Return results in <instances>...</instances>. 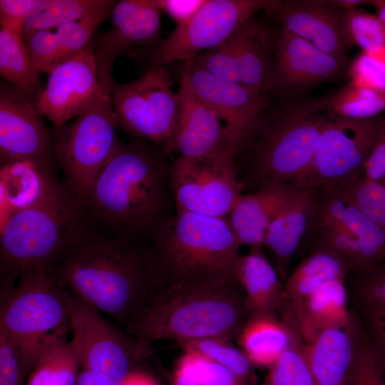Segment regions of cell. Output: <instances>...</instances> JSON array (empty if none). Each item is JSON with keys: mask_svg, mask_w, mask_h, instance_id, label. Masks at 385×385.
<instances>
[{"mask_svg": "<svg viewBox=\"0 0 385 385\" xmlns=\"http://www.w3.org/2000/svg\"><path fill=\"white\" fill-rule=\"evenodd\" d=\"M302 189L291 184L274 183L255 193L242 195L228 220L240 244L248 245L251 252H261L274 217L284 202Z\"/></svg>", "mask_w": 385, "mask_h": 385, "instance_id": "cell-22", "label": "cell"}, {"mask_svg": "<svg viewBox=\"0 0 385 385\" xmlns=\"http://www.w3.org/2000/svg\"><path fill=\"white\" fill-rule=\"evenodd\" d=\"M81 366L71 342L46 354L29 374L27 385H76Z\"/></svg>", "mask_w": 385, "mask_h": 385, "instance_id": "cell-35", "label": "cell"}, {"mask_svg": "<svg viewBox=\"0 0 385 385\" xmlns=\"http://www.w3.org/2000/svg\"><path fill=\"white\" fill-rule=\"evenodd\" d=\"M94 49L91 40L82 52L48 73L35 107L54 128L86 112L101 93Z\"/></svg>", "mask_w": 385, "mask_h": 385, "instance_id": "cell-17", "label": "cell"}, {"mask_svg": "<svg viewBox=\"0 0 385 385\" xmlns=\"http://www.w3.org/2000/svg\"><path fill=\"white\" fill-rule=\"evenodd\" d=\"M344 18L353 46L371 55L385 53V26L376 14L356 8L344 11Z\"/></svg>", "mask_w": 385, "mask_h": 385, "instance_id": "cell-37", "label": "cell"}, {"mask_svg": "<svg viewBox=\"0 0 385 385\" xmlns=\"http://www.w3.org/2000/svg\"><path fill=\"white\" fill-rule=\"evenodd\" d=\"M260 385H315L297 324L290 345L269 368Z\"/></svg>", "mask_w": 385, "mask_h": 385, "instance_id": "cell-34", "label": "cell"}, {"mask_svg": "<svg viewBox=\"0 0 385 385\" xmlns=\"http://www.w3.org/2000/svg\"><path fill=\"white\" fill-rule=\"evenodd\" d=\"M371 1L366 0H331L329 3L334 7L346 11L359 8L363 4H371Z\"/></svg>", "mask_w": 385, "mask_h": 385, "instance_id": "cell-50", "label": "cell"}, {"mask_svg": "<svg viewBox=\"0 0 385 385\" xmlns=\"http://www.w3.org/2000/svg\"><path fill=\"white\" fill-rule=\"evenodd\" d=\"M206 0H160L163 11L167 13L177 25L190 20L203 6Z\"/></svg>", "mask_w": 385, "mask_h": 385, "instance_id": "cell-47", "label": "cell"}, {"mask_svg": "<svg viewBox=\"0 0 385 385\" xmlns=\"http://www.w3.org/2000/svg\"><path fill=\"white\" fill-rule=\"evenodd\" d=\"M0 73L35 106L44 86L21 32L1 29Z\"/></svg>", "mask_w": 385, "mask_h": 385, "instance_id": "cell-31", "label": "cell"}, {"mask_svg": "<svg viewBox=\"0 0 385 385\" xmlns=\"http://www.w3.org/2000/svg\"><path fill=\"white\" fill-rule=\"evenodd\" d=\"M347 71L350 83L385 93V53L371 55L361 52Z\"/></svg>", "mask_w": 385, "mask_h": 385, "instance_id": "cell-42", "label": "cell"}, {"mask_svg": "<svg viewBox=\"0 0 385 385\" xmlns=\"http://www.w3.org/2000/svg\"><path fill=\"white\" fill-rule=\"evenodd\" d=\"M163 9L160 0L116 1L111 13V26L95 43L101 89L111 94L113 64L134 47L154 44L160 35Z\"/></svg>", "mask_w": 385, "mask_h": 385, "instance_id": "cell-15", "label": "cell"}, {"mask_svg": "<svg viewBox=\"0 0 385 385\" xmlns=\"http://www.w3.org/2000/svg\"><path fill=\"white\" fill-rule=\"evenodd\" d=\"M356 344L352 330L343 328L323 330L305 343L315 385H350Z\"/></svg>", "mask_w": 385, "mask_h": 385, "instance_id": "cell-25", "label": "cell"}, {"mask_svg": "<svg viewBox=\"0 0 385 385\" xmlns=\"http://www.w3.org/2000/svg\"><path fill=\"white\" fill-rule=\"evenodd\" d=\"M344 279H335L325 282L298 308L292 309L305 343L327 329L352 330Z\"/></svg>", "mask_w": 385, "mask_h": 385, "instance_id": "cell-27", "label": "cell"}, {"mask_svg": "<svg viewBox=\"0 0 385 385\" xmlns=\"http://www.w3.org/2000/svg\"><path fill=\"white\" fill-rule=\"evenodd\" d=\"M371 5L376 9V15L385 26V0H371Z\"/></svg>", "mask_w": 385, "mask_h": 385, "instance_id": "cell-52", "label": "cell"}, {"mask_svg": "<svg viewBox=\"0 0 385 385\" xmlns=\"http://www.w3.org/2000/svg\"><path fill=\"white\" fill-rule=\"evenodd\" d=\"M19 277L1 294L0 334L18 351L27 376L46 354L67 343L72 295L59 284L54 265Z\"/></svg>", "mask_w": 385, "mask_h": 385, "instance_id": "cell-6", "label": "cell"}, {"mask_svg": "<svg viewBox=\"0 0 385 385\" xmlns=\"http://www.w3.org/2000/svg\"><path fill=\"white\" fill-rule=\"evenodd\" d=\"M173 371L202 385H249L222 365L190 351H184Z\"/></svg>", "mask_w": 385, "mask_h": 385, "instance_id": "cell-38", "label": "cell"}, {"mask_svg": "<svg viewBox=\"0 0 385 385\" xmlns=\"http://www.w3.org/2000/svg\"><path fill=\"white\" fill-rule=\"evenodd\" d=\"M385 361L368 342L357 343L350 385H385Z\"/></svg>", "mask_w": 385, "mask_h": 385, "instance_id": "cell-41", "label": "cell"}, {"mask_svg": "<svg viewBox=\"0 0 385 385\" xmlns=\"http://www.w3.org/2000/svg\"><path fill=\"white\" fill-rule=\"evenodd\" d=\"M317 188H302L279 209L266 232L265 246L276 260L278 274L287 279L292 256L301 245L312 217Z\"/></svg>", "mask_w": 385, "mask_h": 385, "instance_id": "cell-23", "label": "cell"}, {"mask_svg": "<svg viewBox=\"0 0 385 385\" xmlns=\"http://www.w3.org/2000/svg\"><path fill=\"white\" fill-rule=\"evenodd\" d=\"M230 341L206 338L178 342L184 351L202 355L226 367L241 379L249 381L253 365L242 350L235 347Z\"/></svg>", "mask_w": 385, "mask_h": 385, "instance_id": "cell-36", "label": "cell"}, {"mask_svg": "<svg viewBox=\"0 0 385 385\" xmlns=\"http://www.w3.org/2000/svg\"><path fill=\"white\" fill-rule=\"evenodd\" d=\"M190 61L195 67L220 79L241 83L235 34L221 44L199 53Z\"/></svg>", "mask_w": 385, "mask_h": 385, "instance_id": "cell-40", "label": "cell"}, {"mask_svg": "<svg viewBox=\"0 0 385 385\" xmlns=\"http://www.w3.org/2000/svg\"><path fill=\"white\" fill-rule=\"evenodd\" d=\"M276 314L247 316L237 339L252 365L270 368L289 347L297 324L294 314L284 301Z\"/></svg>", "mask_w": 385, "mask_h": 385, "instance_id": "cell-24", "label": "cell"}, {"mask_svg": "<svg viewBox=\"0 0 385 385\" xmlns=\"http://www.w3.org/2000/svg\"><path fill=\"white\" fill-rule=\"evenodd\" d=\"M165 151L143 139L120 141L101 170L83 205L90 224L130 241L153 235L172 216L170 168Z\"/></svg>", "mask_w": 385, "mask_h": 385, "instance_id": "cell-1", "label": "cell"}, {"mask_svg": "<svg viewBox=\"0 0 385 385\" xmlns=\"http://www.w3.org/2000/svg\"><path fill=\"white\" fill-rule=\"evenodd\" d=\"M237 277L244 290L247 316L278 312L285 299L284 287L262 252L240 257Z\"/></svg>", "mask_w": 385, "mask_h": 385, "instance_id": "cell-28", "label": "cell"}, {"mask_svg": "<svg viewBox=\"0 0 385 385\" xmlns=\"http://www.w3.org/2000/svg\"><path fill=\"white\" fill-rule=\"evenodd\" d=\"M107 0H38L24 27L49 29L83 19L102 7Z\"/></svg>", "mask_w": 385, "mask_h": 385, "instance_id": "cell-33", "label": "cell"}, {"mask_svg": "<svg viewBox=\"0 0 385 385\" xmlns=\"http://www.w3.org/2000/svg\"><path fill=\"white\" fill-rule=\"evenodd\" d=\"M317 189L316 208L353 234L370 270L385 263V230L346 199L337 188Z\"/></svg>", "mask_w": 385, "mask_h": 385, "instance_id": "cell-26", "label": "cell"}, {"mask_svg": "<svg viewBox=\"0 0 385 385\" xmlns=\"http://www.w3.org/2000/svg\"><path fill=\"white\" fill-rule=\"evenodd\" d=\"M235 151L215 155H180L170 168L176 212L222 217L230 214L242 195Z\"/></svg>", "mask_w": 385, "mask_h": 385, "instance_id": "cell-12", "label": "cell"}, {"mask_svg": "<svg viewBox=\"0 0 385 385\" xmlns=\"http://www.w3.org/2000/svg\"><path fill=\"white\" fill-rule=\"evenodd\" d=\"M241 83L263 93L272 66V38L262 24L248 19L235 33Z\"/></svg>", "mask_w": 385, "mask_h": 385, "instance_id": "cell-29", "label": "cell"}, {"mask_svg": "<svg viewBox=\"0 0 385 385\" xmlns=\"http://www.w3.org/2000/svg\"><path fill=\"white\" fill-rule=\"evenodd\" d=\"M165 376L170 385H202L175 371L165 373Z\"/></svg>", "mask_w": 385, "mask_h": 385, "instance_id": "cell-51", "label": "cell"}, {"mask_svg": "<svg viewBox=\"0 0 385 385\" xmlns=\"http://www.w3.org/2000/svg\"><path fill=\"white\" fill-rule=\"evenodd\" d=\"M347 70V59L324 52L282 29L265 91L295 95L341 77Z\"/></svg>", "mask_w": 385, "mask_h": 385, "instance_id": "cell-18", "label": "cell"}, {"mask_svg": "<svg viewBox=\"0 0 385 385\" xmlns=\"http://www.w3.org/2000/svg\"><path fill=\"white\" fill-rule=\"evenodd\" d=\"M354 275L359 279V293L370 317L385 312V263Z\"/></svg>", "mask_w": 385, "mask_h": 385, "instance_id": "cell-43", "label": "cell"}, {"mask_svg": "<svg viewBox=\"0 0 385 385\" xmlns=\"http://www.w3.org/2000/svg\"><path fill=\"white\" fill-rule=\"evenodd\" d=\"M152 237L149 252L160 291L238 279L242 245L225 218L176 212Z\"/></svg>", "mask_w": 385, "mask_h": 385, "instance_id": "cell-5", "label": "cell"}, {"mask_svg": "<svg viewBox=\"0 0 385 385\" xmlns=\"http://www.w3.org/2000/svg\"><path fill=\"white\" fill-rule=\"evenodd\" d=\"M247 313L239 280L181 286L158 292L125 332L142 345L162 339L176 343L206 338H237Z\"/></svg>", "mask_w": 385, "mask_h": 385, "instance_id": "cell-3", "label": "cell"}, {"mask_svg": "<svg viewBox=\"0 0 385 385\" xmlns=\"http://www.w3.org/2000/svg\"><path fill=\"white\" fill-rule=\"evenodd\" d=\"M115 1L106 4L88 16L49 29L24 27L21 36L39 73L54 68L82 52L97 28L108 19Z\"/></svg>", "mask_w": 385, "mask_h": 385, "instance_id": "cell-21", "label": "cell"}, {"mask_svg": "<svg viewBox=\"0 0 385 385\" xmlns=\"http://www.w3.org/2000/svg\"><path fill=\"white\" fill-rule=\"evenodd\" d=\"M38 0H1V29L22 32L24 22L34 11Z\"/></svg>", "mask_w": 385, "mask_h": 385, "instance_id": "cell-45", "label": "cell"}, {"mask_svg": "<svg viewBox=\"0 0 385 385\" xmlns=\"http://www.w3.org/2000/svg\"><path fill=\"white\" fill-rule=\"evenodd\" d=\"M364 178L374 181L385 178V116H382L379 133L366 160Z\"/></svg>", "mask_w": 385, "mask_h": 385, "instance_id": "cell-46", "label": "cell"}, {"mask_svg": "<svg viewBox=\"0 0 385 385\" xmlns=\"http://www.w3.org/2000/svg\"><path fill=\"white\" fill-rule=\"evenodd\" d=\"M121 385H160V384L148 373L134 369Z\"/></svg>", "mask_w": 385, "mask_h": 385, "instance_id": "cell-49", "label": "cell"}, {"mask_svg": "<svg viewBox=\"0 0 385 385\" xmlns=\"http://www.w3.org/2000/svg\"><path fill=\"white\" fill-rule=\"evenodd\" d=\"M372 328L379 350L385 361V312L371 317Z\"/></svg>", "mask_w": 385, "mask_h": 385, "instance_id": "cell-48", "label": "cell"}, {"mask_svg": "<svg viewBox=\"0 0 385 385\" xmlns=\"http://www.w3.org/2000/svg\"><path fill=\"white\" fill-rule=\"evenodd\" d=\"M176 93L179 115L168 151L187 157L237 152L222 120L192 90L184 68Z\"/></svg>", "mask_w": 385, "mask_h": 385, "instance_id": "cell-20", "label": "cell"}, {"mask_svg": "<svg viewBox=\"0 0 385 385\" xmlns=\"http://www.w3.org/2000/svg\"><path fill=\"white\" fill-rule=\"evenodd\" d=\"M336 188L346 199L385 230V178L374 181L363 176Z\"/></svg>", "mask_w": 385, "mask_h": 385, "instance_id": "cell-39", "label": "cell"}, {"mask_svg": "<svg viewBox=\"0 0 385 385\" xmlns=\"http://www.w3.org/2000/svg\"><path fill=\"white\" fill-rule=\"evenodd\" d=\"M117 127L111 96L101 90L86 112L52 130L64 184L83 207L92 184L120 143Z\"/></svg>", "mask_w": 385, "mask_h": 385, "instance_id": "cell-8", "label": "cell"}, {"mask_svg": "<svg viewBox=\"0 0 385 385\" xmlns=\"http://www.w3.org/2000/svg\"><path fill=\"white\" fill-rule=\"evenodd\" d=\"M319 101L332 115L344 119L371 118L385 110V93L350 83L334 94Z\"/></svg>", "mask_w": 385, "mask_h": 385, "instance_id": "cell-32", "label": "cell"}, {"mask_svg": "<svg viewBox=\"0 0 385 385\" xmlns=\"http://www.w3.org/2000/svg\"><path fill=\"white\" fill-rule=\"evenodd\" d=\"M349 270L336 254L323 247L310 249L286 279L285 298L292 309L298 308L317 289L335 279H345Z\"/></svg>", "mask_w": 385, "mask_h": 385, "instance_id": "cell-30", "label": "cell"}, {"mask_svg": "<svg viewBox=\"0 0 385 385\" xmlns=\"http://www.w3.org/2000/svg\"><path fill=\"white\" fill-rule=\"evenodd\" d=\"M189 83L199 98L219 118L237 151L253 138L261 125V116L267 106L263 95L241 83L220 79L185 62Z\"/></svg>", "mask_w": 385, "mask_h": 385, "instance_id": "cell-16", "label": "cell"}, {"mask_svg": "<svg viewBox=\"0 0 385 385\" xmlns=\"http://www.w3.org/2000/svg\"><path fill=\"white\" fill-rule=\"evenodd\" d=\"M54 271L73 297L125 327L160 292L149 251L89 227L65 251Z\"/></svg>", "mask_w": 385, "mask_h": 385, "instance_id": "cell-2", "label": "cell"}, {"mask_svg": "<svg viewBox=\"0 0 385 385\" xmlns=\"http://www.w3.org/2000/svg\"><path fill=\"white\" fill-rule=\"evenodd\" d=\"M70 331L82 369L99 385H121L135 364L150 353L149 347L73 296Z\"/></svg>", "mask_w": 385, "mask_h": 385, "instance_id": "cell-10", "label": "cell"}, {"mask_svg": "<svg viewBox=\"0 0 385 385\" xmlns=\"http://www.w3.org/2000/svg\"><path fill=\"white\" fill-rule=\"evenodd\" d=\"M282 29L336 57L347 59L353 47L345 27L344 11L329 1H275L266 11Z\"/></svg>", "mask_w": 385, "mask_h": 385, "instance_id": "cell-19", "label": "cell"}, {"mask_svg": "<svg viewBox=\"0 0 385 385\" xmlns=\"http://www.w3.org/2000/svg\"><path fill=\"white\" fill-rule=\"evenodd\" d=\"M172 86L165 66L150 67L126 83L115 82L111 96L118 126L133 138L151 141L168 151L179 115Z\"/></svg>", "mask_w": 385, "mask_h": 385, "instance_id": "cell-9", "label": "cell"}, {"mask_svg": "<svg viewBox=\"0 0 385 385\" xmlns=\"http://www.w3.org/2000/svg\"><path fill=\"white\" fill-rule=\"evenodd\" d=\"M332 117L319 99L312 100L292 106L265 127L250 168L258 190L274 183L295 185L310 168L320 134Z\"/></svg>", "mask_w": 385, "mask_h": 385, "instance_id": "cell-7", "label": "cell"}, {"mask_svg": "<svg viewBox=\"0 0 385 385\" xmlns=\"http://www.w3.org/2000/svg\"><path fill=\"white\" fill-rule=\"evenodd\" d=\"M91 225L86 212L64 183L45 176L35 197L15 210L0 235L1 290L22 273L55 265Z\"/></svg>", "mask_w": 385, "mask_h": 385, "instance_id": "cell-4", "label": "cell"}, {"mask_svg": "<svg viewBox=\"0 0 385 385\" xmlns=\"http://www.w3.org/2000/svg\"><path fill=\"white\" fill-rule=\"evenodd\" d=\"M28 98L6 81L0 85V160L2 167L29 163L52 171L57 160L52 130Z\"/></svg>", "mask_w": 385, "mask_h": 385, "instance_id": "cell-14", "label": "cell"}, {"mask_svg": "<svg viewBox=\"0 0 385 385\" xmlns=\"http://www.w3.org/2000/svg\"><path fill=\"white\" fill-rule=\"evenodd\" d=\"M25 376L18 351L0 334V385H21Z\"/></svg>", "mask_w": 385, "mask_h": 385, "instance_id": "cell-44", "label": "cell"}, {"mask_svg": "<svg viewBox=\"0 0 385 385\" xmlns=\"http://www.w3.org/2000/svg\"><path fill=\"white\" fill-rule=\"evenodd\" d=\"M274 0H206L188 21L176 28L149 55V67L188 61L234 35L252 16L267 11Z\"/></svg>", "mask_w": 385, "mask_h": 385, "instance_id": "cell-13", "label": "cell"}, {"mask_svg": "<svg viewBox=\"0 0 385 385\" xmlns=\"http://www.w3.org/2000/svg\"><path fill=\"white\" fill-rule=\"evenodd\" d=\"M381 118L351 120L333 115L320 134L310 168L295 185L337 188L363 177Z\"/></svg>", "mask_w": 385, "mask_h": 385, "instance_id": "cell-11", "label": "cell"}, {"mask_svg": "<svg viewBox=\"0 0 385 385\" xmlns=\"http://www.w3.org/2000/svg\"><path fill=\"white\" fill-rule=\"evenodd\" d=\"M76 385H99L93 378L83 369L79 373Z\"/></svg>", "mask_w": 385, "mask_h": 385, "instance_id": "cell-53", "label": "cell"}]
</instances>
